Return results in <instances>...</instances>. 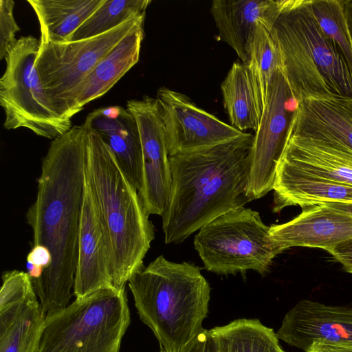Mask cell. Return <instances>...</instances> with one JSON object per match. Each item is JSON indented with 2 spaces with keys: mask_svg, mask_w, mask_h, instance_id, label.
<instances>
[{
  "mask_svg": "<svg viewBox=\"0 0 352 352\" xmlns=\"http://www.w3.org/2000/svg\"><path fill=\"white\" fill-rule=\"evenodd\" d=\"M85 134L83 123L52 141L42 162L35 201L26 214L33 245L46 247L52 257L41 276L32 280L46 316L65 309L72 296L85 189Z\"/></svg>",
  "mask_w": 352,
  "mask_h": 352,
  "instance_id": "cell-1",
  "label": "cell"
},
{
  "mask_svg": "<svg viewBox=\"0 0 352 352\" xmlns=\"http://www.w3.org/2000/svg\"><path fill=\"white\" fill-rule=\"evenodd\" d=\"M254 135L169 155L171 192L162 215L166 244L183 242L219 216L252 201L248 195Z\"/></svg>",
  "mask_w": 352,
  "mask_h": 352,
  "instance_id": "cell-2",
  "label": "cell"
},
{
  "mask_svg": "<svg viewBox=\"0 0 352 352\" xmlns=\"http://www.w3.org/2000/svg\"><path fill=\"white\" fill-rule=\"evenodd\" d=\"M84 123L85 172L108 251L112 285L122 289L144 266L155 228L112 151L86 119Z\"/></svg>",
  "mask_w": 352,
  "mask_h": 352,
  "instance_id": "cell-3",
  "label": "cell"
},
{
  "mask_svg": "<svg viewBox=\"0 0 352 352\" xmlns=\"http://www.w3.org/2000/svg\"><path fill=\"white\" fill-rule=\"evenodd\" d=\"M127 283L140 320L153 332L161 349L179 352L205 329L210 287L199 266L161 255Z\"/></svg>",
  "mask_w": 352,
  "mask_h": 352,
  "instance_id": "cell-4",
  "label": "cell"
},
{
  "mask_svg": "<svg viewBox=\"0 0 352 352\" xmlns=\"http://www.w3.org/2000/svg\"><path fill=\"white\" fill-rule=\"evenodd\" d=\"M270 33L296 104L311 98L352 99V71L322 32L309 0H280Z\"/></svg>",
  "mask_w": 352,
  "mask_h": 352,
  "instance_id": "cell-5",
  "label": "cell"
},
{
  "mask_svg": "<svg viewBox=\"0 0 352 352\" xmlns=\"http://www.w3.org/2000/svg\"><path fill=\"white\" fill-rule=\"evenodd\" d=\"M131 323L125 288H103L47 316L34 352H119Z\"/></svg>",
  "mask_w": 352,
  "mask_h": 352,
  "instance_id": "cell-6",
  "label": "cell"
},
{
  "mask_svg": "<svg viewBox=\"0 0 352 352\" xmlns=\"http://www.w3.org/2000/svg\"><path fill=\"white\" fill-rule=\"evenodd\" d=\"M270 230L258 212L241 206L204 226L195 236L194 246L209 272L228 275L252 270L264 274L283 252Z\"/></svg>",
  "mask_w": 352,
  "mask_h": 352,
  "instance_id": "cell-7",
  "label": "cell"
},
{
  "mask_svg": "<svg viewBox=\"0 0 352 352\" xmlns=\"http://www.w3.org/2000/svg\"><path fill=\"white\" fill-rule=\"evenodd\" d=\"M40 41L21 36L5 56L6 68L0 79V104L6 129L26 128L36 135L53 139L67 133L70 119L52 107L35 67Z\"/></svg>",
  "mask_w": 352,
  "mask_h": 352,
  "instance_id": "cell-8",
  "label": "cell"
},
{
  "mask_svg": "<svg viewBox=\"0 0 352 352\" xmlns=\"http://www.w3.org/2000/svg\"><path fill=\"white\" fill-rule=\"evenodd\" d=\"M145 15L132 19L102 34L65 43L41 42L35 67L50 101L61 117L78 113L76 95L97 64Z\"/></svg>",
  "mask_w": 352,
  "mask_h": 352,
  "instance_id": "cell-9",
  "label": "cell"
},
{
  "mask_svg": "<svg viewBox=\"0 0 352 352\" xmlns=\"http://www.w3.org/2000/svg\"><path fill=\"white\" fill-rule=\"evenodd\" d=\"M292 99L281 69L269 84L265 107L254 135L248 195L252 201L273 190L278 162L287 142L293 112L288 108Z\"/></svg>",
  "mask_w": 352,
  "mask_h": 352,
  "instance_id": "cell-10",
  "label": "cell"
},
{
  "mask_svg": "<svg viewBox=\"0 0 352 352\" xmlns=\"http://www.w3.org/2000/svg\"><path fill=\"white\" fill-rule=\"evenodd\" d=\"M156 99L169 155L218 145L245 133L198 107L179 92L163 87L157 90Z\"/></svg>",
  "mask_w": 352,
  "mask_h": 352,
  "instance_id": "cell-11",
  "label": "cell"
},
{
  "mask_svg": "<svg viewBox=\"0 0 352 352\" xmlns=\"http://www.w3.org/2000/svg\"><path fill=\"white\" fill-rule=\"evenodd\" d=\"M126 109L136 120L142 150L143 184L138 193L148 214L162 217L169 201L172 179L157 101L146 96L127 101Z\"/></svg>",
  "mask_w": 352,
  "mask_h": 352,
  "instance_id": "cell-12",
  "label": "cell"
},
{
  "mask_svg": "<svg viewBox=\"0 0 352 352\" xmlns=\"http://www.w3.org/2000/svg\"><path fill=\"white\" fill-rule=\"evenodd\" d=\"M27 272H5L0 290V352H34L46 315Z\"/></svg>",
  "mask_w": 352,
  "mask_h": 352,
  "instance_id": "cell-13",
  "label": "cell"
},
{
  "mask_svg": "<svg viewBox=\"0 0 352 352\" xmlns=\"http://www.w3.org/2000/svg\"><path fill=\"white\" fill-rule=\"evenodd\" d=\"M276 335L304 351L316 341L352 346V307L300 300L285 314Z\"/></svg>",
  "mask_w": 352,
  "mask_h": 352,
  "instance_id": "cell-14",
  "label": "cell"
},
{
  "mask_svg": "<svg viewBox=\"0 0 352 352\" xmlns=\"http://www.w3.org/2000/svg\"><path fill=\"white\" fill-rule=\"evenodd\" d=\"M109 287H113V285L108 251L85 172L73 294L76 298H82L97 290Z\"/></svg>",
  "mask_w": 352,
  "mask_h": 352,
  "instance_id": "cell-15",
  "label": "cell"
},
{
  "mask_svg": "<svg viewBox=\"0 0 352 352\" xmlns=\"http://www.w3.org/2000/svg\"><path fill=\"white\" fill-rule=\"evenodd\" d=\"M270 228L272 239L283 251L308 247L327 252L352 239V216L320 204L305 208L291 221Z\"/></svg>",
  "mask_w": 352,
  "mask_h": 352,
  "instance_id": "cell-16",
  "label": "cell"
},
{
  "mask_svg": "<svg viewBox=\"0 0 352 352\" xmlns=\"http://www.w3.org/2000/svg\"><path fill=\"white\" fill-rule=\"evenodd\" d=\"M279 6L280 0H214L210 11L221 39L247 65L257 27L270 30Z\"/></svg>",
  "mask_w": 352,
  "mask_h": 352,
  "instance_id": "cell-17",
  "label": "cell"
},
{
  "mask_svg": "<svg viewBox=\"0 0 352 352\" xmlns=\"http://www.w3.org/2000/svg\"><path fill=\"white\" fill-rule=\"evenodd\" d=\"M113 153L124 174L139 192L143 184V157L136 120L122 107L95 109L86 118Z\"/></svg>",
  "mask_w": 352,
  "mask_h": 352,
  "instance_id": "cell-18",
  "label": "cell"
},
{
  "mask_svg": "<svg viewBox=\"0 0 352 352\" xmlns=\"http://www.w3.org/2000/svg\"><path fill=\"white\" fill-rule=\"evenodd\" d=\"M277 167L352 185V149L338 143L288 133Z\"/></svg>",
  "mask_w": 352,
  "mask_h": 352,
  "instance_id": "cell-19",
  "label": "cell"
},
{
  "mask_svg": "<svg viewBox=\"0 0 352 352\" xmlns=\"http://www.w3.org/2000/svg\"><path fill=\"white\" fill-rule=\"evenodd\" d=\"M289 133L352 149V99L311 98L296 104Z\"/></svg>",
  "mask_w": 352,
  "mask_h": 352,
  "instance_id": "cell-20",
  "label": "cell"
},
{
  "mask_svg": "<svg viewBox=\"0 0 352 352\" xmlns=\"http://www.w3.org/2000/svg\"><path fill=\"white\" fill-rule=\"evenodd\" d=\"M273 190L274 212L292 206L352 204V185L280 167L276 168Z\"/></svg>",
  "mask_w": 352,
  "mask_h": 352,
  "instance_id": "cell-21",
  "label": "cell"
},
{
  "mask_svg": "<svg viewBox=\"0 0 352 352\" xmlns=\"http://www.w3.org/2000/svg\"><path fill=\"white\" fill-rule=\"evenodd\" d=\"M144 38V21L125 36L100 61L79 87L76 101L80 111L105 94L138 62Z\"/></svg>",
  "mask_w": 352,
  "mask_h": 352,
  "instance_id": "cell-22",
  "label": "cell"
},
{
  "mask_svg": "<svg viewBox=\"0 0 352 352\" xmlns=\"http://www.w3.org/2000/svg\"><path fill=\"white\" fill-rule=\"evenodd\" d=\"M41 28V42L65 43L104 0H28Z\"/></svg>",
  "mask_w": 352,
  "mask_h": 352,
  "instance_id": "cell-23",
  "label": "cell"
},
{
  "mask_svg": "<svg viewBox=\"0 0 352 352\" xmlns=\"http://www.w3.org/2000/svg\"><path fill=\"white\" fill-rule=\"evenodd\" d=\"M231 125L241 131L258 129L261 116L248 66L234 62L221 85Z\"/></svg>",
  "mask_w": 352,
  "mask_h": 352,
  "instance_id": "cell-24",
  "label": "cell"
},
{
  "mask_svg": "<svg viewBox=\"0 0 352 352\" xmlns=\"http://www.w3.org/2000/svg\"><path fill=\"white\" fill-rule=\"evenodd\" d=\"M217 352H285L273 329L241 318L209 330Z\"/></svg>",
  "mask_w": 352,
  "mask_h": 352,
  "instance_id": "cell-25",
  "label": "cell"
},
{
  "mask_svg": "<svg viewBox=\"0 0 352 352\" xmlns=\"http://www.w3.org/2000/svg\"><path fill=\"white\" fill-rule=\"evenodd\" d=\"M257 106L261 118L268 86L275 72L281 69V58L270 30L259 25L254 33L248 63Z\"/></svg>",
  "mask_w": 352,
  "mask_h": 352,
  "instance_id": "cell-26",
  "label": "cell"
},
{
  "mask_svg": "<svg viewBox=\"0 0 352 352\" xmlns=\"http://www.w3.org/2000/svg\"><path fill=\"white\" fill-rule=\"evenodd\" d=\"M151 0H104L68 38L67 42L92 38L132 19L145 15Z\"/></svg>",
  "mask_w": 352,
  "mask_h": 352,
  "instance_id": "cell-27",
  "label": "cell"
},
{
  "mask_svg": "<svg viewBox=\"0 0 352 352\" xmlns=\"http://www.w3.org/2000/svg\"><path fill=\"white\" fill-rule=\"evenodd\" d=\"M309 3L322 32L341 54L352 71V43L343 0H309Z\"/></svg>",
  "mask_w": 352,
  "mask_h": 352,
  "instance_id": "cell-28",
  "label": "cell"
},
{
  "mask_svg": "<svg viewBox=\"0 0 352 352\" xmlns=\"http://www.w3.org/2000/svg\"><path fill=\"white\" fill-rule=\"evenodd\" d=\"M12 0H0V58H5L8 50L16 43V33L20 30L14 14Z\"/></svg>",
  "mask_w": 352,
  "mask_h": 352,
  "instance_id": "cell-29",
  "label": "cell"
},
{
  "mask_svg": "<svg viewBox=\"0 0 352 352\" xmlns=\"http://www.w3.org/2000/svg\"><path fill=\"white\" fill-rule=\"evenodd\" d=\"M52 257L50 250L41 245H33L26 258L27 273L31 280L40 278L52 264Z\"/></svg>",
  "mask_w": 352,
  "mask_h": 352,
  "instance_id": "cell-30",
  "label": "cell"
},
{
  "mask_svg": "<svg viewBox=\"0 0 352 352\" xmlns=\"http://www.w3.org/2000/svg\"><path fill=\"white\" fill-rule=\"evenodd\" d=\"M179 352H217L209 330L204 329Z\"/></svg>",
  "mask_w": 352,
  "mask_h": 352,
  "instance_id": "cell-31",
  "label": "cell"
},
{
  "mask_svg": "<svg viewBox=\"0 0 352 352\" xmlns=\"http://www.w3.org/2000/svg\"><path fill=\"white\" fill-rule=\"evenodd\" d=\"M327 252L342 265L346 272L352 274V239L339 243Z\"/></svg>",
  "mask_w": 352,
  "mask_h": 352,
  "instance_id": "cell-32",
  "label": "cell"
},
{
  "mask_svg": "<svg viewBox=\"0 0 352 352\" xmlns=\"http://www.w3.org/2000/svg\"><path fill=\"white\" fill-rule=\"evenodd\" d=\"M305 352H352V346L316 341Z\"/></svg>",
  "mask_w": 352,
  "mask_h": 352,
  "instance_id": "cell-33",
  "label": "cell"
},
{
  "mask_svg": "<svg viewBox=\"0 0 352 352\" xmlns=\"http://www.w3.org/2000/svg\"><path fill=\"white\" fill-rule=\"evenodd\" d=\"M343 4L347 28L352 43V0H343Z\"/></svg>",
  "mask_w": 352,
  "mask_h": 352,
  "instance_id": "cell-34",
  "label": "cell"
},
{
  "mask_svg": "<svg viewBox=\"0 0 352 352\" xmlns=\"http://www.w3.org/2000/svg\"><path fill=\"white\" fill-rule=\"evenodd\" d=\"M327 206L352 216V204L346 203H324Z\"/></svg>",
  "mask_w": 352,
  "mask_h": 352,
  "instance_id": "cell-35",
  "label": "cell"
},
{
  "mask_svg": "<svg viewBox=\"0 0 352 352\" xmlns=\"http://www.w3.org/2000/svg\"><path fill=\"white\" fill-rule=\"evenodd\" d=\"M160 352H166V351H164L163 349H161Z\"/></svg>",
  "mask_w": 352,
  "mask_h": 352,
  "instance_id": "cell-36",
  "label": "cell"
}]
</instances>
